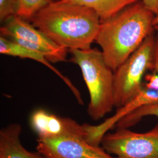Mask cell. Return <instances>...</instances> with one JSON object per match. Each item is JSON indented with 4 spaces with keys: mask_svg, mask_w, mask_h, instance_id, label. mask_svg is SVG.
Listing matches in <instances>:
<instances>
[{
    "mask_svg": "<svg viewBox=\"0 0 158 158\" xmlns=\"http://www.w3.org/2000/svg\"><path fill=\"white\" fill-rule=\"evenodd\" d=\"M31 21L58 45L69 51L90 49L102 23L92 9L62 1L49 3Z\"/></svg>",
    "mask_w": 158,
    "mask_h": 158,
    "instance_id": "6da1fadb",
    "label": "cell"
},
{
    "mask_svg": "<svg viewBox=\"0 0 158 158\" xmlns=\"http://www.w3.org/2000/svg\"><path fill=\"white\" fill-rule=\"evenodd\" d=\"M155 15L140 0L102 21L95 42L114 72L154 33Z\"/></svg>",
    "mask_w": 158,
    "mask_h": 158,
    "instance_id": "7a4b0ae2",
    "label": "cell"
},
{
    "mask_svg": "<svg viewBox=\"0 0 158 158\" xmlns=\"http://www.w3.org/2000/svg\"><path fill=\"white\" fill-rule=\"evenodd\" d=\"M72 60L81 70L90 95L87 113L94 121L102 118L114 106V72L105 62L102 51L97 49L69 51Z\"/></svg>",
    "mask_w": 158,
    "mask_h": 158,
    "instance_id": "3957f363",
    "label": "cell"
},
{
    "mask_svg": "<svg viewBox=\"0 0 158 158\" xmlns=\"http://www.w3.org/2000/svg\"><path fill=\"white\" fill-rule=\"evenodd\" d=\"M155 45L153 33L114 71V106L117 109L131 102L141 91L145 76L152 69Z\"/></svg>",
    "mask_w": 158,
    "mask_h": 158,
    "instance_id": "277c9868",
    "label": "cell"
},
{
    "mask_svg": "<svg viewBox=\"0 0 158 158\" xmlns=\"http://www.w3.org/2000/svg\"><path fill=\"white\" fill-rule=\"evenodd\" d=\"M101 145L114 158H158V123L142 133L117 128L105 134Z\"/></svg>",
    "mask_w": 158,
    "mask_h": 158,
    "instance_id": "5b68a950",
    "label": "cell"
},
{
    "mask_svg": "<svg viewBox=\"0 0 158 158\" xmlns=\"http://www.w3.org/2000/svg\"><path fill=\"white\" fill-rule=\"evenodd\" d=\"M1 35L20 45L44 54L51 62L66 60L68 49L58 45L40 29L25 19L15 15L0 29Z\"/></svg>",
    "mask_w": 158,
    "mask_h": 158,
    "instance_id": "8992f818",
    "label": "cell"
},
{
    "mask_svg": "<svg viewBox=\"0 0 158 158\" xmlns=\"http://www.w3.org/2000/svg\"><path fill=\"white\" fill-rule=\"evenodd\" d=\"M29 123L32 130L38 135V138L78 136L84 137L91 144L97 145L94 125L80 124L73 119L63 117L45 109L39 108L35 110L31 115Z\"/></svg>",
    "mask_w": 158,
    "mask_h": 158,
    "instance_id": "52a82bcc",
    "label": "cell"
},
{
    "mask_svg": "<svg viewBox=\"0 0 158 158\" xmlns=\"http://www.w3.org/2000/svg\"><path fill=\"white\" fill-rule=\"evenodd\" d=\"M36 150L46 158H114L102 147L82 136L66 135L36 140Z\"/></svg>",
    "mask_w": 158,
    "mask_h": 158,
    "instance_id": "ba28073f",
    "label": "cell"
},
{
    "mask_svg": "<svg viewBox=\"0 0 158 158\" xmlns=\"http://www.w3.org/2000/svg\"><path fill=\"white\" fill-rule=\"evenodd\" d=\"M0 53L4 55L19 57L23 59H29L42 63L52 70L66 83V85L73 92L79 103L81 104H83L80 93L76 87L68 77L64 76L59 70L51 64V61L44 54L20 45L16 42L2 36H1L0 37Z\"/></svg>",
    "mask_w": 158,
    "mask_h": 158,
    "instance_id": "9c48e42d",
    "label": "cell"
},
{
    "mask_svg": "<svg viewBox=\"0 0 158 158\" xmlns=\"http://www.w3.org/2000/svg\"><path fill=\"white\" fill-rule=\"evenodd\" d=\"M22 126L12 124L0 131V158H46L41 153L31 152L21 141Z\"/></svg>",
    "mask_w": 158,
    "mask_h": 158,
    "instance_id": "30bf717a",
    "label": "cell"
},
{
    "mask_svg": "<svg viewBox=\"0 0 158 158\" xmlns=\"http://www.w3.org/2000/svg\"><path fill=\"white\" fill-rule=\"evenodd\" d=\"M139 1L140 0H62L61 1L91 8L97 14L101 21H103Z\"/></svg>",
    "mask_w": 158,
    "mask_h": 158,
    "instance_id": "8fae6325",
    "label": "cell"
},
{
    "mask_svg": "<svg viewBox=\"0 0 158 158\" xmlns=\"http://www.w3.org/2000/svg\"><path fill=\"white\" fill-rule=\"evenodd\" d=\"M148 116L158 117V102L142 106L125 115L115 125L117 128H130Z\"/></svg>",
    "mask_w": 158,
    "mask_h": 158,
    "instance_id": "7c38bea8",
    "label": "cell"
},
{
    "mask_svg": "<svg viewBox=\"0 0 158 158\" xmlns=\"http://www.w3.org/2000/svg\"><path fill=\"white\" fill-rule=\"evenodd\" d=\"M52 2V0H18L17 15L31 21L38 12Z\"/></svg>",
    "mask_w": 158,
    "mask_h": 158,
    "instance_id": "4fadbf2b",
    "label": "cell"
},
{
    "mask_svg": "<svg viewBox=\"0 0 158 158\" xmlns=\"http://www.w3.org/2000/svg\"><path fill=\"white\" fill-rule=\"evenodd\" d=\"M18 0H0V21L6 23L17 15Z\"/></svg>",
    "mask_w": 158,
    "mask_h": 158,
    "instance_id": "5bb4252c",
    "label": "cell"
},
{
    "mask_svg": "<svg viewBox=\"0 0 158 158\" xmlns=\"http://www.w3.org/2000/svg\"><path fill=\"white\" fill-rule=\"evenodd\" d=\"M144 5L156 15L158 14V0H141Z\"/></svg>",
    "mask_w": 158,
    "mask_h": 158,
    "instance_id": "9a60e30c",
    "label": "cell"
},
{
    "mask_svg": "<svg viewBox=\"0 0 158 158\" xmlns=\"http://www.w3.org/2000/svg\"><path fill=\"white\" fill-rule=\"evenodd\" d=\"M153 27L155 31L157 32L158 34V14L155 15L153 21Z\"/></svg>",
    "mask_w": 158,
    "mask_h": 158,
    "instance_id": "2e32d148",
    "label": "cell"
},
{
    "mask_svg": "<svg viewBox=\"0 0 158 158\" xmlns=\"http://www.w3.org/2000/svg\"><path fill=\"white\" fill-rule=\"evenodd\" d=\"M52 2H57V1H61L62 0H52Z\"/></svg>",
    "mask_w": 158,
    "mask_h": 158,
    "instance_id": "e0dca14e",
    "label": "cell"
}]
</instances>
